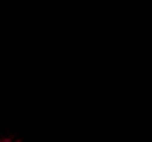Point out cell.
I'll use <instances>...</instances> for the list:
<instances>
[{
	"mask_svg": "<svg viewBox=\"0 0 152 142\" xmlns=\"http://www.w3.org/2000/svg\"><path fill=\"white\" fill-rule=\"evenodd\" d=\"M2 142H14V141H8V139H5V141H2Z\"/></svg>",
	"mask_w": 152,
	"mask_h": 142,
	"instance_id": "obj_1",
	"label": "cell"
}]
</instances>
